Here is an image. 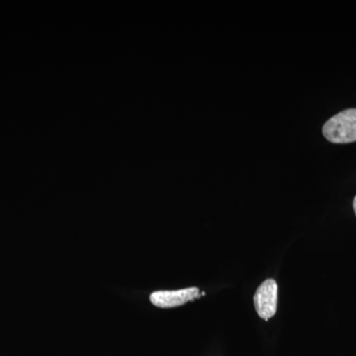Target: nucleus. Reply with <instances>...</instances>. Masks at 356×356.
I'll return each mask as SVG.
<instances>
[{"label":"nucleus","mask_w":356,"mask_h":356,"mask_svg":"<svg viewBox=\"0 0 356 356\" xmlns=\"http://www.w3.org/2000/svg\"><path fill=\"white\" fill-rule=\"evenodd\" d=\"M325 139L336 144H346L356 140V109L339 112L325 122L323 127Z\"/></svg>","instance_id":"obj_1"},{"label":"nucleus","mask_w":356,"mask_h":356,"mask_svg":"<svg viewBox=\"0 0 356 356\" xmlns=\"http://www.w3.org/2000/svg\"><path fill=\"white\" fill-rule=\"evenodd\" d=\"M278 286L274 280H266L259 285L255 292L254 301L255 310L259 317L268 321L277 310Z\"/></svg>","instance_id":"obj_2"},{"label":"nucleus","mask_w":356,"mask_h":356,"mask_svg":"<svg viewBox=\"0 0 356 356\" xmlns=\"http://www.w3.org/2000/svg\"><path fill=\"white\" fill-rule=\"evenodd\" d=\"M200 290L196 287L185 288L175 291H156L152 293V303L159 308H175L200 298Z\"/></svg>","instance_id":"obj_3"},{"label":"nucleus","mask_w":356,"mask_h":356,"mask_svg":"<svg viewBox=\"0 0 356 356\" xmlns=\"http://www.w3.org/2000/svg\"><path fill=\"white\" fill-rule=\"evenodd\" d=\"M353 209H355V213L356 215V196H355V200H353Z\"/></svg>","instance_id":"obj_4"}]
</instances>
